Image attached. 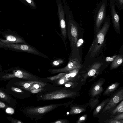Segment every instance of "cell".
<instances>
[{
	"mask_svg": "<svg viewBox=\"0 0 123 123\" xmlns=\"http://www.w3.org/2000/svg\"><path fill=\"white\" fill-rule=\"evenodd\" d=\"M104 82V81H99L95 85L91 91L92 96H95L101 92L103 90L102 86Z\"/></svg>",
	"mask_w": 123,
	"mask_h": 123,
	"instance_id": "obj_14",
	"label": "cell"
},
{
	"mask_svg": "<svg viewBox=\"0 0 123 123\" xmlns=\"http://www.w3.org/2000/svg\"><path fill=\"white\" fill-rule=\"evenodd\" d=\"M58 9L61 36L65 44L66 49H67L66 44L67 37V28L64 11L61 5L60 4H58Z\"/></svg>",
	"mask_w": 123,
	"mask_h": 123,
	"instance_id": "obj_9",
	"label": "cell"
},
{
	"mask_svg": "<svg viewBox=\"0 0 123 123\" xmlns=\"http://www.w3.org/2000/svg\"><path fill=\"white\" fill-rule=\"evenodd\" d=\"M110 99V98H109L102 102L94 111L93 113V115L95 116L98 114L104 106L107 103Z\"/></svg>",
	"mask_w": 123,
	"mask_h": 123,
	"instance_id": "obj_18",
	"label": "cell"
},
{
	"mask_svg": "<svg viewBox=\"0 0 123 123\" xmlns=\"http://www.w3.org/2000/svg\"><path fill=\"white\" fill-rule=\"evenodd\" d=\"M18 78L31 81H38L34 75L24 70L17 69L13 71L12 73H7L3 75L1 79L6 80L12 78Z\"/></svg>",
	"mask_w": 123,
	"mask_h": 123,
	"instance_id": "obj_6",
	"label": "cell"
},
{
	"mask_svg": "<svg viewBox=\"0 0 123 123\" xmlns=\"http://www.w3.org/2000/svg\"><path fill=\"white\" fill-rule=\"evenodd\" d=\"M123 119V113H122L119 115L116 116L114 118V120H120Z\"/></svg>",
	"mask_w": 123,
	"mask_h": 123,
	"instance_id": "obj_31",
	"label": "cell"
},
{
	"mask_svg": "<svg viewBox=\"0 0 123 123\" xmlns=\"http://www.w3.org/2000/svg\"><path fill=\"white\" fill-rule=\"evenodd\" d=\"M81 66L79 61L75 58L70 59L68 63L65 67L61 68L51 69L49 71L51 74H54L59 73H68L69 72L75 69H80Z\"/></svg>",
	"mask_w": 123,
	"mask_h": 123,
	"instance_id": "obj_7",
	"label": "cell"
},
{
	"mask_svg": "<svg viewBox=\"0 0 123 123\" xmlns=\"http://www.w3.org/2000/svg\"><path fill=\"white\" fill-rule=\"evenodd\" d=\"M107 0H102L95 9L94 15L95 26L97 32L100 30V27L106 17Z\"/></svg>",
	"mask_w": 123,
	"mask_h": 123,
	"instance_id": "obj_4",
	"label": "cell"
},
{
	"mask_svg": "<svg viewBox=\"0 0 123 123\" xmlns=\"http://www.w3.org/2000/svg\"><path fill=\"white\" fill-rule=\"evenodd\" d=\"M120 120H112L108 122L109 123H121V122Z\"/></svg>",
	"mask_w": 123,
	"mask_h": 123,
	"instance_id": "obj_35",
	"label": "cell"
},
{
	"mask_svg": "<svg viewBox=\"0 0 123 123\" xmlns=\"http://www.w3.org/2000/svg\"><path fill=\"white\" fill-rule=\"evenodd\" d=\"M76 93L66 89H60L44 94L41 97V100H50L70 98L76 94Z\"/></svg>",
	"mask_w": 123,
	"mask_h": 123,
	"instance_id": "obj_5",
	"label": "cell"
},
{
	"mask_svg": "<svg viewBox=\"0 0 123 123\" xmlns=\"http://www.w3.org/2000/svg\"><path fill=\"white\" fill-rule=\"evenodd\" d=\"M101 64L100 63H94L92 66L90 70L87 73V75L89 77L93 76L97 71L101 67Z\"/></svg>",
	"mask_w": 123,
	"mask_h": 123,
	"instance_id": "obj_16",
	"label": "cell"
},
{
	"mask_svg": "<svg viewBox=\"0 0 123 123\" xmlns=\"http://www.w3.org/2000/svg\"><path fill=\"white\" fill-rule=\"evenodd\" d=\"M64 104H54L41 107H32L27 109L26 111L31 114L39 115L46 113Z\"/></svg>",
	"mask_w": 123,
	"mask_h": 123,
	"instance_id": "obj_8",
	"label": "cell"
},
{
	"mask_svg": "<svg viewBox=\"0 0 123 123\" xmlns=\"http://www.w3.org/2000/svg\"><path fill=\"white\" fill-rule=\"evenodd\" d=\"M68 121L66 119H60L54 121L51 123H67Z\"/></svg>",
	"mask_w": 123,
	"mask_h": 123,
	"instance_id": "obj_28",
	"label": "cell"
},
{
	"mask_svg": "<svg viewBox=\"0 0 123 123\" xmlns=\"http://www.w3.org/2000/svg\"><path fill=\"white\" fill-rule=\"evenodd\" d=\"M123 101L122 100L120 103L112 111V114H114L123 113Z\"/></svg>",
	"mask_w": 123,
	"mask_h": 123,
	"instance_id": "obj_21",
	"label": "cell"
},
{
	"mask_svg": "<svg viewBox=\"0 0 123 123\" xmlns=\"http://www.w3.org/2000/svg\"><path fill=\"white\" fill-rule=\"evenodd\" d=\"M0 99L10 104L12 100V98L9 94L0 88Z\"/></svg>",
	"mask_w": 123,
	"mask_h": 123,
	"instance_id": "obj_17",
	"label": "cell"
},
{
	"mask_svg": "<svg viewBox=\"0 0 123 123\" xmlns=\"http://www.w3.org/2000/svg\"><path fill=\"white\" fill-rule=\"evenodd\" d=\"M5 40L0 39V42L5 43H21L27 44L25 41L18 36L12 35H8L5 36Z\"/></svg>",
	"mask_w": 123,
	"mask_h": 123,
	"instance_id": "obj_13",
	"label": "cell"
},
{
	"mask_svg": "<svg viewBox=\"0 0 123 123\" xmlns=\"http://www.w3.org/2000/svg\"><path fill=\"white\" fill-rule=\"evenodd\" d=\"M123 62V58L120 55L117 56L112 61L110 68L111 69L116 68L122 64Z\"/></svg>",
	"mask_w": 123,
	"mask_h": 123,
	"instance_id": "obj_15",
	"label": "cell"
},
{
	"mask_svg": "<svg viewBox=\"0 0 123 123\" xmlns=\"http://www.w3.org/2000/svg\"><path fill=\"white\" fill-rule=\"evenodd\" d=\"M115 5L119 10L123 9V0H114Z\"/></svg>",
	"mask_w": 123,
	"mask_h": 123,
	"instance_id": "obj_23",
	"label": "cell"
},
{
	"mask_svg": "<svg viewBox=\"0 0 123 123\" xmlns=\"http://www.w3.org/2000/svg\"><path fill=\"white\" fill-rule=\"evenodd\" d=\"M6 112L8 114H12L14 113V110L13 109L9 107L6 108Z\"/></svg>",
	"mask_w": 123,
	"mask_h": 123,
	"instance_id": "obj_30",
	"label": "cell"
},
{
	"mask_svg": "<svg viewBox=\"0 0 123 123\" xmlns=\"http://www.w3.org/2000/svg\"><path fill=\"white\" fill-rule=\"evenodd\" d=\"M39 84H38L37 83H36L33 84V86L32 87V88H33V89H38L40 87H40V85H41L39 84V85H38Z\"/></svg>",
	"mask_w": 123,
	"mask_h": 123,
	"instance_id": "obj_34",
	"label": "cell"
},
{
	"mask_svg": "<svg viewBox=\"0 0 123 123\" xmlns=\"http://www.w3.org/2000/svg\"><path fill=\"white\" fill-rule=\"evenodd\" d=\"M73 85V83L71 82H66L65 83V86L66 87H70Z\"/></svg>",
	"mask_w": 123,
	"mask_h": 123,
	"instance_id": "obj_36",
	"label": "cell"
},
{
	"mask_svg": "<svg viewBox=\"0 0 123 123\" xmlns=\"http://www.w3.org/2000/svg\"><path fill=\"white\" fill-rule=\"evenodd\" d=\"M123 99V90L122 89L117 92L110 99L103 109L102 112L113 108Z\"/></svg>",
	"mask_w": 123,
	"mask_h": 123,
	"instance_id": "obj_10",
	"label": "cell"
},
{
	"mask_svg": "<svg viewBox=\"0 0 123 123\" xmlns=\"http://www.w3.org/2000/svg\"><path fill=\"white\" fill-rule=\"evenodd\" d=\"M66 73H61L56 75L47 77L46 78L47 79L49 80H53L57 79H59Z\"/></svg>",
	"mask_w": 123,
	"mask_h": 123,
	"instance_id": "obj_22",
	"label": "cell"
},
{
	"mask_svg": "<svg viewBox=\"0 0 123 123\" xmlns=\"http://www.w3.org/2000/svg\"><path fill=\"white\" fill-rule=\"evenodd\" d=\"M64 60L62 59H59L55 60L52 62V64L54 66H57L63 63Z\"/></svg>",
	"mask_w": 123,
	"mask_h": 123,
	"instance_id": "obj_25",
	"label": "cell"
},
{
	"mask_svg": "<svg viewBox=\"0 0 123 123\" xmlns=\"http://www.w3.org/2000/svg\"><path fill=\"white\" fill-rule=\"evenodd\" d=\"M70 80V79H69L63 76L59 79V80L58 81V83L60 85L62 84L69 81Z\"/></svg>",
	"mask_w": 123,
	"mask_h": 123,
	"instance_id": "obj_24",
	"label": "cell"
},
{
	"mask_svg": "<svg viewBox=\"0 0 123 123\" xmlns=\"http://www.w3.org/2000/svg\"><path fill=\"white\" fill-rule=\"evenodd\" d=\"M29 3H31V0H25Z\"/></svg>",
	"mask_w": 123,
	"mask_h": 123,
	"instance_id": "obj_37",
	"label": "cell"
},
{
	"mask_svg": "<svg viewBox=\"0 0 123 123\" xmlns=\"http://www.w3.org/2000/svg\"><path fill=\"white\" fill-rule=\"evenodd\" d=\"M43 90L42 88H38L36 89H34L31 90L30 91L31 92L33 93H35L41 91Z\"/></svg>",
	"mask_w": 123,
	"mask_h": 123,
	"instance_id": "obj_29",
	"label": "cell"
},
{
	"mask_svg": "<svg viewBox=\"0 0 123 123\" xmlns=\"http://www.w3.org/2000/svg\"><path fill=\"white\" fill-rule=\"evenodd\" d=\"M85 109L82 107L74 106L72 107L69 112L70 115L78 114L84 112Z\"/></svg>",
	"mask_w": 123,
	"mask_h": 123,
	"instance_id": "obj_20",
	"label": "cell"
},
{
	"mask_svg": "<svg viewBox=\"0 0 123 123\" xmlns=\"http://www.w3.org/2000/svg\"><path fill=\"white\" fill-rule=\"evenodd\" d=\"M78 25L74 19L72 15H69L67 22V37L72 50L77 47L78 38Z\"/></svg>",
	"mask_w": 123,
	"mask_h": 123,
	"instance_id": "obj_2",
	"label": "cell"
},
{
	"mask_svg": "<svg viewBox=\"0 0 123 123\" xmlns=\"http://www.w3.org/2000/svg\"><path fill=\"white\" fill-rule=\"evenodd\" d=\"M119 84L118 82H116L111 84L107 88L103 94L107 95L112 92L118 87Z\"/></svg>",
	"mask_w": 123,
	"mask_h": 123,
	"instance_id": "obj_19",
	"label": "cell"
},
{
	"mask_svg": "<svg viewBox=\"0 0 123 123\" xmlns=\"http://www.w3.org/2000/svg\"><path fill=\"white\" fill-rule=\"evenodd\" d=\"M104 21L102 28L97 32L89 50L88 53L91 57L94 56L99 52L104 44L106 34L110 25V16H106Z\"/></svg>",
	"mask_w": 123,
	"mask_h": 123,
	"instance_id": "obj_1",
	"label": "cell"
},
{
	"mask_svg": "<svg viewBox=\"0 0 123 123\" xmlns=\"http://www.w3.org/2000/svg\"><path fill=\"white\" fill-rule=\"evenodd\" d=\"M8 107V105L0 100V108L6 109Z\"/></svg>",
	"mask_w": 123,
	"mask_h": 123,
	"instance_id": "obj_32",
	"label": "cell"
},
{
	"mask_svg": "<svg viewBox=\"0 0 123 123\" xmlns=\"http://www.w3.org/2000/svg\"><path fill=\"white\" fill-rule=\"evenodd\" d=\"M7 118L11 123H22L23 122L20 120L14 119L11 117H7Z\"/></svg>",
	"mask_w": 123,
	"mask_h": 123,
	"instance_id": "obj_26",
	"label": "cell"
},
{
	"mask_svg": "<svg viewBox=\"0 0 123 123\" xmlns=\"http://www.w3.org/2000/svg\"><path fill=\"white\" fill-rule=\"evenodd\" d=\"M0 47L25 52L41 56L46 58H48L47 56L40 52L34 47L27 44L5 43L0 42Z\"/></svg>",
	"mask_w": 123,
	"mask_h": 123,
	"instance_id": "obj_3",
	"label": "cell"
},
{
	"mask_svg": "<svg viewBox=\"0 0 123 123\" xmlns=\"http://www.w3.org/2000/svg\"><path fill=\"white\" fill-rule=\"evenodd\" d=\"M111 19L113 26L117 31H120L119 17L116 12L114 0H109Z\"/></svg>",
	"mask_w": 123,
	"mask_h": 123,
	"instance_id": "obj_11",
	"label": "cell"
},
{
	"mask_svg": "<svg viewBox=\"0 0 123 123\" xmlns=\"http://www.w3.org/2000/svg\"><path fill=\"white\" fill-rule=\"evenodd\" d=\"M36 83L40 85L42 87H43L46 85L45 83L42 81L28 80L16 82L14 83V84L17 86L18 87L25 90Z\"/></svg>",
	"mask_w": 123,
	"mask_h": 123,
	"instance_id": "obj_12",
	"label": "cell"
},
{
	"mask_svg": "<svg viewBox=\"0 0 123 123\" xmlns=\"http://www.w3.org/2000/svg\"><path fill=\"white\" fill-rule=\"evenodd\" d=\"M117 55L112 57H108L106 58V60L107 61H112Z\"/></svg>",
	"mask_w": 123,
	"mask_h": 123,
	"instance_id": "obj_33",
	"label": "cell"
},
{
	"mask_svg": "<svg viewBox=\"0 0 123 123\" xmlns=\"http://www.w3.org/2000/svg\"><path fill=\"white\" fill-rule=\"evenodd\" d=\"M87 115H85L79 118L77 123H80L84 122L87 118Z\"/></svg>",
	"mask_w": 123,
	"mask_h": 123,
	"instance_id": "obj_27",
	"label": "cell"
}]
</instances>
